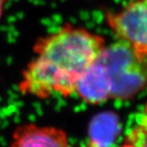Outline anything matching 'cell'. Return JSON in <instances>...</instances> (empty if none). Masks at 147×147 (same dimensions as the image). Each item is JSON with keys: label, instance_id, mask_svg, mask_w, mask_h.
Returning a JSON list of instances; mask_svg holds the SVG:
<instances>
[{"label": "cell", "instance_id": "8", "mask_svg": "<svg viewBox=\"0 0 147 147\" xmlns=\"http://www.w3.org/2000/svg\"><path fill=\"white\" fill-rule=\"evenodd\" d=\"M85 147H95V146H94V145H92L91 144H90V143H89V144H87V145H86Z\"/></svg>", "mask_w": 147, "mask_h": 147}, {"label": "cell", "instance_id": "9", "mask_svg": "<svg viewBox=\"0 0 147 147\" xmlns=\"http://www.w3.org/2000/svg\"><path fill=\"white\" fill-rule=\"evenodd\" d=\"M145 110H146V111H147V106H146V107H145Z\"/></svg>", "mask_w": 147, "mask_h": 147}, {"label": "cell", "instance_id": "5", "mask_svg": "<svg viewBox=\"0 0 147 147\" xmlns=\"http://www.w3.org/2000/svg\"><path fill=\"white\" fill-rule=\"evenodd\" d=\"M112 87L106 69L97 60L80 78L76 94L89 105H100L111 98Z\"/></svg>", "mask_w": 147, "mask_h": 147}, {"label": "cell", "instance_id": "7", "mask_svg": "<svg viewBox=\"0 0 147 147\" xmlns=\"http://www.w3.org/2000/svg\"><path fill=\"white\" fill-rule=\"evenodd\" d=\"M119 147H136V146L131 144H129V143H125L124 144H122V145H121Z\"/></svg>", "mask_w": 147, "mask_h": 147}, {"label": "cell", "instance_id": "3", "mask_svg": "<svg viewBox=\"0 0 147 147\" xmlns=\"http://www.w3.org/2000/svg\"><path fill=\"white\" fill-rule=\"evenodd\" d=\"M105 20L119 40L147 55V0H132L117 11H107Z\"/></svg>", "mask_w": 147, "mask_h": 147}, {"label": "cell", "instance_id": "4", "mask_svg": "<svg viewBox=\"0 0 147 147\" xmlns=\"http://www.w3.org/2000/svg\"><path fill=\"white\" fill-rule=\"evenodd\" d=\"M8 147H70L67 134L59 128L26 123L18 126Z\"/></svg>", "mask_w": 147, "mask_h": 147}, {"label": "cell", "instance_id": "2", "mask_svg": "<svg viewBox=\"0 0 147 147\" xmlns=\"http://www.w3.org/2000/svg\"><path fill=\"white\" fill-rule=\"evenodd\" d=\"M98 61L109 76L111 98H132L147 86V55L126 42L107 45Z\"/></svg>", "mask_w": 147, "mask_h": 147}, {"label": "cell", "instance_id": "6", "mask_svg": "<svg viewBox=\"0 0 147 147\" xmlns=\"http://www.w3.org/2000/svg\"><path fill=\"white\" fill-rule=\"evenodd\" d=\"M7 2H8V0H0V20L3 17V13H4Z\"/></svg>", "mask_w": 147, "mask_h": 147}, {"label": "cell", "instance_id": "1", "mask_svg": "<svg viewBox=\"0 0 147 147\" xmlns=\"http://www.w3.org/2000/svg\"><path fill=\"white\" fill-rule=\"evenodd\" d=\"M106 46L102 36L66 23L55 32L36 39L34 58L22 74L19 91L39 99L74 95L80 78Z\"/></svg>", "mask_w": 147, "mask_h": 147}]
</instances>
